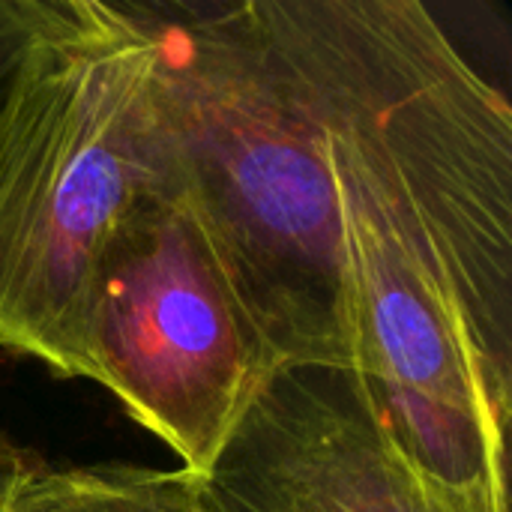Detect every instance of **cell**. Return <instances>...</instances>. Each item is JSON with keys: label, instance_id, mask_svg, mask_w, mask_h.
<instances>
[{"label": "cell", "instance_id": "6da1fadb", "mask_svg": "<svg viewBox=\"0 0 512 512\" xmlns=\"http://www.w3.org/2000/svg\"><path fill=\"white\" fill-rule=\"evenodd\" d=\"M147 9L171 174L222 258L267 369H354L324 126L258 0Z\"/></svg>", "mask_w": 512, "mask_h": 512}, {"label": "cell", "instance_id": "7a4b0ae2", "mask_svg": "<svg viewBox=\"0 0 512 512\" xmlns=\"http://www.w3.org/2000/svg\"><path fill=\"white\" fill-rule=\"evenodd\" d=\"M147 6L24 0L0 87V348L84 378L96 261L171 174Z\"/></svg>", "mask_w": 512, "mask_h": 512}, {"label": "cell", "instance_id": "3957f363", "mask_svg": "<svg viewBox=\"0 0 512 512\" xmlns=\"http://www.w3.org/2000/svg\"><path fill=\"white\" fill-rule=\"evenodd\" d=\"M315 105L426 228L492 390L512 387V114L417 0H258Z\"/></svg>", "mask_w": 512, "mask_h": 512}, {"label": "cell", "instance_id": "277c9868", "mask_svg": "<svg viewBox=\"0 0 512 512\" xmlns=\"http://www.w3.org/2000/svg\"><path fill=\"white\" fill-rule=\"evenodd\" d=\"M315 114L339 195L351 372L435 510L510 512V405L489 384L453 282L372 153L345 126Z\"/></svg>", "mask_w": 512, "mask_h": 512}, {"label": "cell", "instance_id": "5b68a950", "mask_svg": "<svg viewBox=\"0 0 512 512\" xmlns=\"http://www.w3.org/2000/svg\"><path fill=\"white\" fill-rule=\"evenodd\" d=\"M84 378L204 477L270 375L195 207L171 177L105 243L84 309Z\"/></svg>", "mask_w": 512, "mask_h": 512}, {"label": "cell", "instance_id": "8992f818", "mask_svg": "<svg viewBox=\"0 0 512 512\" xmlns=\"http://www.w3.org/2000/svg\"><path fill=\"white\" fill-rule=\"evenodd\" d=\"M201 495L210 512H438L360 378L336 366L270 372L201 477Z\"/></svg>", "mask_w": 512, "mask_h": 512}, {"label": "cell", "instance_id": "52a82bcc", "mask_svg": "<svg viewBox=\"0 0 512 512\" xmlns=\"http://www.w3.org/2000/svg\"><path fill=\"white\" fill-rule=\"evenodd\" d=\"M3 512H210L201 477L177 468L81 465L27 468L6 462Z\"/></svg>", "mask_w": 512, "mask_h": 512}, {"label": "cell", "instance_id": "ba28073f", "mask_svg": "<svg viewBox=\"0 0 512 512\" xmlns=\"http://www.w3.org/2000/svg\"><path fill=\"white\" fill-rule=\"evenodd\" d=\"M24 36V0H0V87Z\"/></svg>", "mask_w": 512, "mask_h": 512}, {"label": "cell", "instance_id": "9c48e42d", "mask_svg": "<svg viewBox=\"0 0 512 512\" xmlns=\"http://www.w3.org/2000/svg\"><path fill=\"white\" fill-rule=\"evenodd\" d=\"M9 462V459H6ZM6 468V465H3ZM3 468H0V512H3Z\"/></svg>", "mask_w": 512, "mask_h": 512}]
</instances>
